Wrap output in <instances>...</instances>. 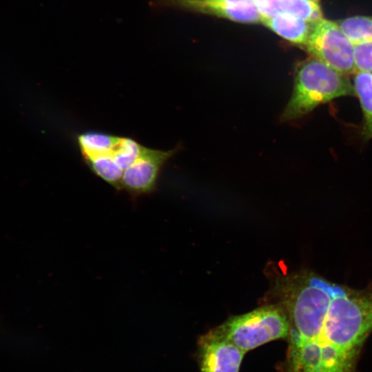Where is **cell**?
Listing matches in <instances>:
<instances>
[{"mask_svg": "<svg viewBox=\"0 0 372 372\" xmlns=\"http://www.w3.org/2000/svg\"><path fill=\"white\" fill-rule=\"evenodd\" d=\"M245 354L215 328L198 340L196 358L200 372H239Z\"/></svg>", "mask_w": 372, "mask_h": 372, "instance_id": "52a82bcc", "label": "cell"}, {"mask_svg": "<svg viewBox=\"0 0 372 372\" xmlns=\"http://www.w3.org/2000/svg\"><path fill=\"white\" fill-rule=\"evenodd\" d=\"M371 73H372V72H371Z\"/></svg>", "mask_w": 372, "mask_h": 372, "instance_id": "2e32d148", "label": "cell"}, {"mask_svg": "<svg viewBox=\"0 0 372 372\" xmlns=\"http://www.w3.org/2000/svg\"><path fill=\"white\" fill-rule=\"evenodd\" d=\"M335 22L354 45L372 41V17L354 16Z\"/></svg>", "mask_w": 372, "mask_h": 372, "instance_id": "4fadbf2b", "label": "cell"}, {"mask_svg": "<svg viewBox=\"0 0 372 372\" xmlns=\"http://www.w3.org/2000/svg\"><path fill=\"white\" fill-rule=\"evenodd\" d=\"M354 46L335 21L322 18L314 23L304 48L312 57L349 75L356 72Z\"/></svg>", "mask_w": 372, "mask_h": 372, "instance_id": "8992f818", "label": "cell"}, {"mask_svg": "<svg viewBox=\"0 0 372 372\" xmlns=\"http://www.w3.org/2000/svg\"><path fill=\"white\" fill-rule=\"evenodd\" d=\"M355 94L347 75L311 56L296 68L293 92L281 114V121L296 120L322 104Z\"/></svg>", "mask_w": 372, "mask_h": 372, "instance_id": "7a4b0ae2", "label": "cell"}, {"mask_svg": "<svg viewBox=\"0 0 372 372\" xmlns=\"http://www.w3.org/2000/svg\"><path fill=\"white\" fill-rule=\"evenodd\" d=\"M354 61L356 72H372V41L354 46Z\"/></svg>", "mask_w": 372, "mask_h": 372, "instance_id": "5bb4252c", "label": "cell"}, {"mask_svg": "<svg viewBox=\"0 0 372 372\" xmlns=\"http://www.w3.org/2000/svg\"><path fill=\"white\" fill-rule=\"evenodd\" d=\"M336 286L312 273L296 275L282 281L280 305L290 322L287 339L305 341L319 333Z\"/></svg>", "mask_w": 372, "mask_h": 372, "instance_id": "6da1fadb", "label": "cell"}, {"mask_svg": "<svg viewBox=\"0 0 372 372\" xmlns=\"http://www.w3.org/2000/svg\"><path fill=\"white\" fill-rule=\"evenodd\" d=\"M312 1H315L318 2L320 0H312Z\"/></svg>", "mask_w": 372, "mask_h": 372, "instance_id": "9a60e30c", "label": "cell"}, {"mask_svg": "<svg viewBox=\"0 0 372 372\" xmlns=\"http://www.w3.org/2000/svg\"><path fill=\"white\" fill-rule=\"evenodd\" d=\"M262 23L281 37L303 48L314 24L285 13L264 19Z\"/></svg>", "mask_w": 372, "mask_h": 372, "instance_id": "8fae6325", "label": "cell"}, {"mask_svg": "<svg viewBox=\"0 0 372 372\" xmlns=\"http://www.w3.org/2000/svg\"><path fill=\"white\" fill-rule=\"evenodd\" d=\"M176 149L163 151L143 147L138 156L123 172L120 189L132 196L151 193L156 186L163 166Z\"/></svg>", "mask_w": 372, "mask_h": 372, "instance_id": "ba28073f", "label": "cell"}, {"mask_svg": "<svg viewBox=\"0 0 372 372\" xmlns=\"http://www.w3.org/2000/svg\"><path fill=\"white\" fill-rule=\"evenodd\" d=\"M85 164L98 177L120 189L124 171L141 152L143 145L130 137L87 131L76 137Z\"/></svg>", "mask_w": 372, "mask_h": 372, "instance_id": "277c9868", "label": "cell"}, {"mask_svg": "<svg viewBox=\"0 0 372 372\" xmlns=\"http://www.w3.org/2000/svg\"><path fill=\"white\" fill-rule=\"evenodd\" d=\"M322 331L338 344L361 350L372 331V293L336 286Z\"/></svg>", "mask_w": 372, "mask_h": 372, "instance_id": "3957f363", "label": "cell"}, {"mask_svg": "<svg viewBox=\"0 0 372 372\" xmlns=\"http://www.w3.org/2000/svg\"><path fill=\"white\" fill-rule=\"evenodd\" d=\"M253 1L262 20L281 13L288 14L311 23H316L323 18L318 2L312 0Z\"/></svg>", "mask_w": 372, "mask_h": 372, "instance_id": "30bf717a", "label": "cell"}, {"mask_svg": "<svg viewBox=\"0 0 372 372\" xmlns=\"http://www.w3.org/2000/svg\"><path fill=\"white\" fill-rule=\"evenodd\" d=\"M354 74L353 85L364 116L362 135L372 138V73L358 71Z\"/></svg>", "mask_w": 372, "mask_h": 372, "instance_id": "7c38bea8", "label": "cell"}, {"mask_svg": "<svg viewBox=\"0 0 372 372\" xmlns=\"http://www.w3.org/2000/svg\"><path fill=\"white\" fill-rule=\"evenodd\" d=\"M245 353L269 342L288 338L290 322L281 305H266L233 316L215 328Z\"/></svg>", "mask_w": 372, "mask_h": 372, "instance_id": "5b68a950", "label": "cell"}, {"mask_svg": "<svg viewBox=\"0 0 372 372\" xmlns=\"http://www.w3.org/2000/svg\"><path fill=\"white\" fill-rule=\"evenodd\" d=\"M165 5L211 14L240 23H262L253 0H161Z\"/></svg>", "mask_w": 372, "mask_h": 372, "instance_id": "9c48e42d", "label": "cell"}]
</instances>
